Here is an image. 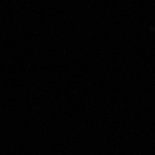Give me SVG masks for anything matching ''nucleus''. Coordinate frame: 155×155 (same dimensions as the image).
Wrapping results in <instances>:
<instances>
[]
</instances>
